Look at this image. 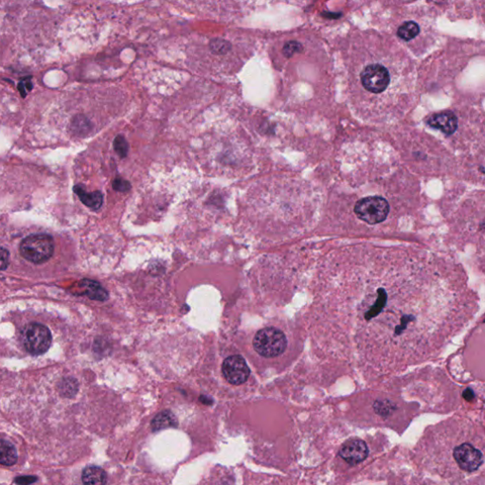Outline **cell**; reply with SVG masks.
<instances>
[{
  "mask_svg": "<svg viewBox=\"0 0 485 485\" xmlns=\"http://www.w3.org/2000/svg\"><path fill=\"white\" fill-rule=\"evenodd\" d=\"M17 463L16 446L9 441L0 439V464L13 466Z\"/></svg>",
  "mask_w": 485,
  "mask_h": 485,
  "instance_id": "7c38bea8",
  "label": "cell"
},
{
  "mask_svg": "<svg viewBox=\"0 0 485 485\" xmlns=\"http://www.w3.org/2000/svg\"><path fill=\"white\" fill-rule=\"evenodd\" d=\"M19 251L29 262L45 263L54 255V239L48 234L29 235L20 244Z\"/></svg>",
  "mask_w": 485,
  "mask_h": 485,
  "instance_id": "277c9868",
  "label": "cell"
},
{
  "mask_svg": "<svg viewBox=\"0 0 485 485\" xmlns=\"http://www.w3.org/2000/svg\"><path fill=\"white\" fill-rule=\"evenodd\" d=\"M113 188H114L115 191L126 193V191H129L130 189H131V185H130V183L126 181V180L119 177V179H116L114 181H113Z\"/></svg>",
  "mask_w": 485,
  "mask_h": 485,
  "instance_id": "e0dca14e",
  "label": "cell"
},
{
  "mask_svg": "<svg viewBox=\"0 0 485 485\" xmlns=\"http://www.w3.org/2000/svg\"><path fill=\"white\" fill-rule=\"evenodd\" d=\"M391 210V202L384 194H371L357 199L353 211L356 219L366 225L379 226L387 222Z\"/></svg>",
  "mask_w": 485,
  "mask_h": 485,
  "instance_id": "3957f363",
  "label": "cell"
},
{
  "mask_svg": "<svg viewBox=\"0 0 485 485\" xmlns=\"http://www.w3.org/2000/svg\"><path fill=\"white\" fill-rule=\"evenodd\" d=\"M36 481H37L36 477H30V476H26V477L17 478L16 480L14 481V483L17 484H31L36 483Z\"/></svg>",
  "mask_w": 485,
  "mask_h": 485,
  "instance_id": "d6986e66",
  "label": "cell"
},
{
  "mask_svg": "<svg viewBox=\"0 0 485 485\" xmlns=\"http://www.w3.org/2000/svg\"><path fill=\"white\" fill-rule=\"evenodd\" d=\"M458 277L421 252L344 249L319 270L314 316L338 352L388 373L429 359L469 321L472 304Z\"/></svg>",
  "mask_w": 485,
  "mask_h": 485,
  "instance_id": "6da1fadb",
  "label": "cell"
},
{
  "mask_svg": "<svg viewBox=\"0 0 485 485\" xmlns=\"http://www.w3.org/2000/svg\"><path fill=\"white\" fill-rule=\"evenodd\" d=\"M434 455H428L431 469L446 477H466L478 472L484 463V440L466 426H441L434 434Z\"/></svg>",
  "mask_w": 485,
  "mask_h": 485,
  "instance_id": "7a4b0ae2",
  "label": "cell"
},
{
  "mask_svg": "<svg viewBox=\"0 0 485 485\" xmlns=\"http://www.w3.org/2000/svg\"><path fill=\"white\" fill-rule=\"evenodd\" d=\"M176 426V418L169 411L161 412L152 421V429L154 431H159L168 428H175Z\"/></svg>",
  "mask_w": 485,
  "mask_h": 485,
  "instance_id": "4fadbf2b",
  "label": "cell"
},
{
  "mask_svg": "<svg viewBox=\"0 0 485 485\" xmlns=\"http://www.w3.org/2000/svg\"><path fill=\"white\" fill-rule=\"evenodd\" d=\"M369 455V447L364 441L352 439L341 446L339 456L348 464H356L364 461Z\"/></svg>",
  "mask_w": 485,
  "mask_h": 485,
  "instance_id": "ba28073f",
  "label": "cell"
},
{
  "mask_svg": "<svg viewBox=\"0 0 485 485\" xmlns=\"http://www.w3.org/2000/svg\"><path fill=\"white\" fill-rule=\"evenodd\" d=\"M420 33L419 25L414 21H408L404 23L400 28L398 29L397 36L404 41H409V40L414 39Z\"/></svg>",
  "mask_w": 485,
  "mask_h": 485,
  "instance_id": "5bb4252c",
  "label": "cell"
},
{
  "mask_svg": "<svg viewBox=\"0 0 485 485\" xmlns=\"http://www.w3.org/2000/svg\"><path fill=\"white\" fill-rule=\"evenodd\" d=\"M114 148L116 152L121 158H126L127 153H129V144L123 136H118L114 141Z\"/></svg>",
  "mask_w": 485,
  "mask_h": 485,
  "instance_id": "2e32d148",
  "label": "cell"
},
{
  "mask_svg": "<svg viewBox=\"0 0 485 485\" xmlns=\"http://www.w3.org/2000/svg\"><path fill=\"white\" fill-rule=\"evenodd\" d=\"M22 344L33 356L45 354L51 347L52 336L49 328L41 324L26 325L21 332Z\"/></svg>",
  "mask_w": 485,
  "mask_h": 485,
  "instance_id": "8992f818",
  "label": "cell"
},
{
  "mask_svg": "<svg viewBox=\"0 0 485 485\" xmlns=\"http://www.w3.org/2000/svg\"><path fill=\"white\" fill-rule=\"evenodd\" d=\"M9 263H10V254L7 249L0 246V270L7 269Z\"/></svg>",
  "mask_w": 485,
  "mask_h": 485,
  "instance_id": "ac0fdd59",
  "label": "cell"
},
{
  "mask_svg": "<svg viewBox=\"0 0 485 485\" xmlns=\"http://www.w3.org/2000/svg\"><path fill=\"white\" fill-rule=\"evenodd\" d=\"M74 191L79 197L81 201L92 210H98L103 205L104 196L100 191L88 193L81 185L75 186Z\"/></svg>",
  "mask_w": 485,
  "mask_h": 485,
  "instance_id": "9c48e42d",
  "label": "cell"
},
{
  "mask_svg": "<svg viewBox=\"0 0 485 485\" xmlns=\"http://www.w3.org/2000/svg\"><path fill=\"white\" fill-rule=\"evenodd\" d=\"M223 376L231 385L244 384L251 376V370L243 356L234 354L226 357L222 364Z\"/></svg>",
  "mask_w": 485,
  "mask_h": 485,
  "instance_id": "52a82bcc",
  "label": "cell"
},
{
  "mask_svg": "<svg viewBox=\"0 0 485 485\" xmlns=\"http://www.w3.org/2000/svg\"><path fill=\"white\" fill-rule=\"evenodd\" d=\"M254 347V350L264 357L269 359L281 356L287 347L286 336L278 328H264L255 335Z\"/></svg>",
  "mask_w": 485,
  "mask_h": 485,
  "instance_id": "5b68a950",
  "label": "cell"
},
{
  "mask_svg": "<svg viewBox=\"0 0 485 485\" xmlns=\"http://www.w3.org/2000/svg\"><path fill=\"white\" fill-rule=\"evenodd\" d=\"M78 385L77 382L74 379H65L61 384V391L64 396L66 397H71L77 393Z\"/></svg>",
  "mask_w": 485,
  "mask_h": 485,
  "instance_id": "9a60e30c",
  "label": "cell"
},
{
  "mask_svg": "<svg viewBox=\"0 0 485 485\" xmlns=\"http://www.w3.org/2000/svg\"><path fill=\"white\" fill-rule=\"evenodd\" d=\"M82 481L85 484H106L107 476L106 471L99 466H88L82 473Z\"/></svg>",
  "mask_w": 485,
  "mask_h": 485,
  "instance_id": "8fae6325",
  "label": "cell"
},
{
  "mask_svg": "<svg viewBox=\"0 0 485 485\" xmlns=\"http://www.w3.org/2000/svg\"><path fill=\"white\" fill-rule=\"evenodd\" d=\"M84 294L94 301H104L109 299V293L97 281L83 280L80 283Z\"/></svg>",
  "mask_w": 485,
  "mask_h": 485,
  "instance_id": "30bf717a",
  "label": "cell"
}]
</instances>
